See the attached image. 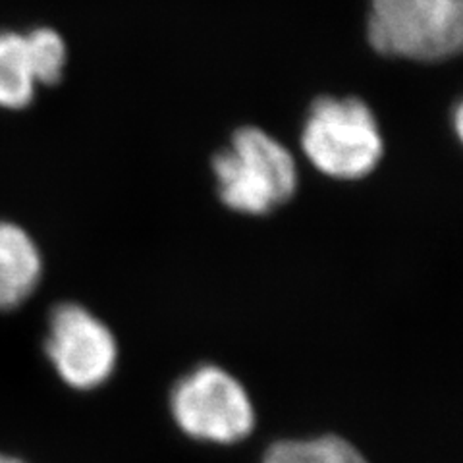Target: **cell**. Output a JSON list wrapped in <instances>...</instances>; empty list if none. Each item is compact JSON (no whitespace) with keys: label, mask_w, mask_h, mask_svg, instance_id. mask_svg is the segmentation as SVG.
<instances>
[{"label":"cell","mask_w":463,"mask_h":463,"mask_svg":"<svg viewBox=\"0 0 463 463\" xmlns=\"http://www.w3.org/2000/svg\"><path fill=\"white\" fill-rule=\"evenodd\" d=\"M0 463H25L16 456H8V454H0Z\"/></svg>","instance_id":"obj_10"},{"label":"cell","mask_w":463,"mask_h":463,"mask_svg":"<svg viewBox=\"0 0 463 463\" xmlns=\"http://www.w3.org/2000/svg\"><path fill=\"white\" fill-rule=\"evenodd\" d=\"M371 47L390 58L442 62L463 43V0H371Z\"/></svg>","instance_id":"obj_3"},{"label":"cell","mask_w":463,"mask_h":463,"mask_svg":"<svg viewBox=\"0 0 463 463\" xmlns=\"http://www.w3.org/2000/svg\"><path fill=\"white\" fill-rule=\"evenodd\" d=\"M213 172L224 205L241 214H267L298 190L294 155L253 126L240 128L228 147L216 153Z\"/></svg>","instance_id":"obj_1"},{"label":"cell","mask_w":463,"mask_h":463,"mask_svg":"<svg viewBox=\"0 0 463 463\" xmlns=\"http://www.w3.org/2000/svg\"><path fill=\"white\" fill-rule=\"evenodd\" d=\"M39 87L56 85L62 80L68 64V47L64 37L52 27L39 25L25 32Z\"/></svg>","instance_id":"obj_9"},{"label":"cell","mask_w":463,"mask_h":463,"mask_svg":"<svg viewBox=\"0 0 463 463\" xmlns=\"http://www.w3.org/2000/svg\"><path fill=\"white\" fill-rule=\"evenodd\" d=\"M39 81L25 32L0 29V109L24 110L35 100Z\"/></svg>","instance_id":"obj_7"},{"label":"cell","mask_w":463,"mask_h":463,"mask_svg":"<svg viewBox=\"0 0 463 463\" xmlns=\"http://www.w3.org/2000/svg\"><path fill=\"white\" fill-rule=\"evenodd\" d=\"M456 129H458V134L461 136V109L459 107L456 109Z\"/></svg>","instance_id":"obj_11"},{"label":"cell","mask_w":463,"mask_h":463,"mask_svg":"<svg viewBox=\"0 0 463 463\" xmlns=\"http://www.w3.org/2000/svg\"><path fill=\"white\" fill-rule=\"evenodd\" d=\"M301 149L311 165L335 180L365 178L381 163L379 122L355 97H318L303 124Z\"/></svg>","instance_id":"obj_2"},{"label":"cell","mask_w":463,"mask_h":463,"mask_svg":"<svg viewBox=\"0 0 463 463\" xmlns=\"http://www.w3.org/2000/svg\"><path fill=\"white\" fill-rule=\"evenodd\" d=\"M263 463H369L354 444L326 434L307 440H280L272 444Z\"/></svg>","instance_id":"obj_8"},{"label":"cell","mask_w":463,"mask_h":463,"mask_svg":"<svg viewBox=\"0 0 463 463\" xmlns=\"http://www.w3.org/2000/svg\"><path fill=\"white\" fill-rule=\"evenodd\" d=\"M45 354L64 384L93 390L112 376L118 345L110 328L90 309L61 303L49 315Z\"/></svg>","instance_id":"obj_5"},{"label":"cell","mask_w":463,"mask_h":463,"mask_svg":"<svg viewBox=\"0 0 463 463\" xmlns=\"http://www.w3.org/2000/svg\"><path fill=\"white\" fill-rule=\"evenodd\" d=\"M43 279V255L32 234L0 221V311H14L35 294Z\"/></svg>","instance_id":"obj_6"},{"label":"cell","mask_w":463,"mask_h":463,"mask_svg":"<svg viewBox=\"0 0 463 463\" xmlns=\"http://www.w3.org/2000/svg\"><path fill=\"white\" fill-rule=\"evenodd\" d=\"M170 411L184 434L211 444H236L255 427L248 390L216 365H201L174 384Z\"/></svg>","instance_id":"obj_4"}]
</instances>
